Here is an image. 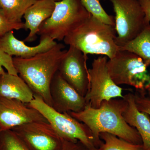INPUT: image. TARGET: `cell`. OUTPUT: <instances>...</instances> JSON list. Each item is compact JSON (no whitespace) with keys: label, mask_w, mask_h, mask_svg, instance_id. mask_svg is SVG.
Returning a JSON list of instances; mask_svg holds the SVG:
<instances>
[{"label":"cell","mask_w":150,"mask_h":150,"mask_svg":"<svg viewBox=\"0 0 150 150\" xmlns=\"http://www.w3.org/2000/svg\"><path fill=\"white\" fill-rule=\"evenodd\" d=\"M127 104L124 97L104 100L98 108H93L87 105L81 112L68 113L88 127L93 136L96 148L103 143L100 138L101 133H109L129 143L142 145L137 129L128 124L123 118Z\"/></svg>","instance_id":"obj_1"},{"label":"cell","mask_w":150,"mask_h":150,"mask_svg":"<svg viewBox=\"0 0 150 150\" xmlns=\"http://www.w3.org/2000/svg\"><path fill=\"white\" fill-rule=\"evenodd\" d=\"M58 43L50 50L28 58H13L14 66L34 95L42 98L52 107L50 85L67 50Z\"/></svg>","instance_id":"obj_2"},{"label":"cell","mask_w":150,"mask_h":150,"mask_svg":"<svg viewBox=\"0 0 150 150\" xmlns=\"http://www.w3.org/2000/svg\"><path fill=\"white\" fill-rule=\"evenodd\" d=\"M116 34L115 26L91 15L63 40L85 55H101L111 59L120 50L116 42Z\"/></svg>","instance_id":"obj_3"},{"label":"cell","mask_w":150,"mask_h":150,"mask_svg":"<svg viewBox=\"0 0 150 150\" xmlns=\"http://www.w3.org/2000/svg\"><path fill=\"white\" fill-rule=\"evenodd\" d=\"M91 15L81 0L56 1L53 13L40 25L38 35L62 41Z\"/></svg>","instance_id":"obj_4"},{"label":"cell","mask_w":150,"mask_h":150,"mask_svg":"<svg viewBox=\"0 0 150 150\" xmlns=\"http://www.w3.org/2000/svg\"><path fill=\"white\" fill-rule=\"evenodd\" d=\"M28 107L38 110L46 118L60 138L68 141H80L89 150L96 149L91 131L85 124L75 119L68 112H58L38 96L28 104Z\"/></svg>","instance_id":"obj_5"},{"label":"cell","mask_w":150,"mask_h":150,"mask_svg":"<svg viewBox=\"0 0 150 150\" xmlns=\"http://www.w3.org/2000/svg\"><path fill=\"white\" fill-rule=\"evenodd\" d=\"M107 67L112 81L118 86H132L137 92L147 93L150 87L148 67L137 54L120 50L115 57L108 60Z\"/></svg>","instance_id":"obj_6"},{"label":"cell","mask_w":150,"mask_h":150,"mask_svg":"<svg viewBox=\"0 0 150 150\" xmlns=\"http://www.w3.org/2000/svg\"><path fill=\"white\" fill-rule=\"evenodd\" d=\"M115 13L116 42L119 47L133 40L148 24L139 0H109Z\"/></svg>","instance_id":"obj_7"},{"label":"cell","mask_w":150,"mask_h":150,"mask_svg":"<svg viewBox=\"0 0 150 150\" xmlns=\"http://www.w3.org/2000/svg\"><path fill=\"white\" fill-rule=\"evenodd\" d=\"M107 58L100 56L94 59L88 69L89 86L84 97L86 104L93 108H99L104 100L124 97L123 89L114 82L108 73Z\"/></svg>","instance_id":"obj_8"},{"label":"cell","mask_w":150,"mask_h":150,"mask_svg":"<svg viewBox=\"0 0 150 150\" xmlns=\"http://www.w3.org/2000/svg\"><path fill=\"white\" fill-rule=\"evenodd\" d=\"M11 130L30 150H62L63 140L48 122H31Z\"/></svg>","instance_id":"obj_9"},{"label":"cell","mask_w":150,"mask_h":150,"mask_svg":"<svg viewBox=\"0 0 150 150\" xmlns=\"http://www.w3.org/2000/svg\"><path fill=\"white\" fill-rule=\"evenodd\" d=\"M88 59L87 55L69 46L58 69L63 79L83 97L87 93L89 86Z\"/></svg>","instance_id":"obj_10"},{"label":"cell","mask_w":150,"mask_h":150,"mask_svg":"<svg viewBox=\"0 0 150 150\" xmlns=\"http://www.w3.org/2000/svg\"><path fill=\"white\" fill-rule=\"evenodd\" d=\"M48 122L35 108L16 99L0 98V129L11 130L31 122Z\"/></svg>","instance_id":"obj_11"},{"label":"cell","mask_w":150,"mask_h":150,"mask_svg":"<svg viewBox=\"0 0 150 150\" xmlns=\"http://www.w3.org/2000/svg\"><path fill=\"white\" fill-rule=\"evenodd\" d=\"M50 90L52 107L58 112H79L86 106L84 97L66 81L58 71L51 81Z\"/></svg>","instance_id":"obj_12"},{"label":"cell","mask_w":150,"mask_h":150,"mask_svg":"<svg viewBox=\"0 0 150 150\" xmlns=\"http://www.w3.org/2000/svg\"><path fill=\"white\" fill-rule=\"evenodd\" d=\"M57 43L49 38H40V42L37 46H27L24 41L15 37L13 31H10L0 37L1 49L11 56L22 59H28L48 51Z\"/></svg>","instance_id":"obj_13"},{"label":"cell","mask_w":150,"mask_h":150,"mask_svg":"<svg viewBox=\"0 0 150 150\" xmlns=\"http://www.w3.org/2000/svg\"><path fill=\"white\" fill-rule=\"evenodd\" d=\"M54 0H38L27 9L23 17L25 19L24 29L29 30L28 35L24 42L35 40L40 25L51 16L55 6Z\"/></svg>","instance_id":"obj_14"},{"label":"cell","mask_w":150,"mask_h":150,"mask_svg":"<svg viewBox=\"0 0 150 150\" xmlns=\"http://www.w3.org/2000/svg\"><path fill=\"white\" fill-rule=\"evenodd\" d=\"M127 106L123 117L130 126L135 128L141 137L144 150H150V117L145 112L140 111L135 103L134 94L124 96Z\"/></svg>","instance_id":"obj_15"},{"label":"cell","mask_w":150,"mask_h":150,"mask_svg":"<svg viewBox=\"0 0 150 150\" xmlns=\"http://www.w3.org/2000/svg\"><path fill=\"white\" fill-rule=\"evenodd\" d=\"M0 98L16 99L28 104L34 98V94L20 76L6 72L0 76Z\"/></svg>","instance_id":"obj_16"},{"label":"cell","mask_w":150,"mask_h":150,"mask_svg":"<svg viewBox=\"0 0 150 150\" xmlns=\"http://www.w3.org/2000/svg\"><path fill=\"white\" fill-rule=\"evenodd\" d=\"M137 54L148 67L150 66V23L134 39L120 47Z\"/></svg>","instance_id":"obj_17"},{"label":"cell","mask_w":150,"mask_h":150,"mask_svg":"<svg viewBox=\"0 0 150 150\" xmlns=\"http://www.w3.org/2000/svg\"><path fill=\"white\" fill-rule=\"evenodd\" d=\"M38 0H0V8L11 21L21 22L28 8Z\"/></svg>","instance_id":"obj_18"},{"label":"cell","mask_w":150,"mask_h":150,"mask_svg":"<svg viewBox=\"0 0 150 150\" xmlns=\"http://www.w3.org/2000/svg\"><path fill=\"white\" fill-rule=\"evenodd\" d=\"M103 143L93 150H144L142 145L135 144L107 133L100 134Z\"/></svg>","instance_id":"obj_19"},{"label":"cell","mask_w":150,"mask_h":150,"mask_svg":"<svg viewBox=\"0 0 150 150\" xmlns=\"http://www.w3.org/2000/svg\"><path fill=\"white\" fill-rule=\"evenodd\" d=\"M100 0H81L84 7L92 16L105 24L115 26V19L109 15L100 4Z\"/></svg>","instance_id":"obj_20"},{"label":"cell","mask_w":150,"mask_h":150,"mask_svg":"<svg viewBox=\"0 0 150 150\" xmlns=\"http://www.w3.org/2000/svg\"><path fill=\"white\" fill-rule=\"evenodd\" d=\"M0 150H30L12 130L0 132Z\"/></svg>","instance_id":"obj_21"},{"label":"cell","mask_w":150,"mask_h":150,"mask_svg":"<svg viewBox=\"0 0 150 150\" xmlns=\"http://www.w3.org/2000/svg\"><path fill=\"white\" fill-rule=\"evenodd\" d=\"M24 29V23L11 21L6 17L0 8V37L13 30Z\"/></svg>","instance_id":"obj_22"},{"label":"cell","mask_w":150,"mask_h":150,"mask_svg":"<svg viewBox=\"0 0 150 150\" xmlns=\"http://www.w3.org/2000/svg\"><path fill=\"white\" fill-rule=\"evenodd\" d=\"M3 67L6 70L8 74L18 75L14 66L12 56L7 54L0 48V76L6 73Z\"/></svg>","instance_id":"obj_23"},{"label":"cell","mask_w":150,"mask_h":150,"mask_svg":"<svg viewBox=\"0 0 150 150\" xmlns=\"http://www.w3.org/2000/svg\"><path fill=\"white\" fill-rule=\"evenodd\" d=\"M146 93L137 91L134 94V98L137 108L150 116V98L146 96Z\"/></svg>","instance_id":"obj_24"},{"label":"cell","mask_w":150,"mask_h":150,"mask_svg":"<svg viewBox=\"0 0 150 150\" xmlns=\"http://www.w3.org/2000/svg\"><path fill=\"white\" fill-rule=\"evenodd\" d=\"M62 150H89L88 148L80 141H68L63 139Z\"/></svg>","instance_id":"obj_25"},{"label":"cell","mask_w":150,"mask_h":150,"mask_svg":"<svg viewBox=\"0 0 150 150\" xmlns=\"http://www.w3.org/2000/svg\"><path fill=\"white\" fill-rule=\"evenodd\" d=\"M144 12L145 20L147 24L150 23V0H139Z\"/></svg>","instance_id":"obj_26"},{"label":"cell","mask_w":150,"mask_h":150,"mask_svg":"<svg viewBox=\"0 0 150 150\" xmlns=\"http://www.w3.org/2000/svg\"><path fill=\"white\" fill-rule=\"evenodd\" d=\"M147 93H148V97L150 98V87L148 89L147 91Z\"/></svg>","instance_id":"obj_27"},{"label":"cell","mask_w":150,"mask_h":150,"mask_svg":"<svg viewBox=\"0 0 150 150\" xmlns=\"http://www.w3.org/2000/svg\"><path fill=\"white\" fill-rule=\"evenodd\" d=\"M55 1H61V0H54Z\"/></svg>","instance_id":"obj_28"},{"label":"cell","mask_w":150,"mask_h":150,"mask_svg":"<svg viewBox=\"0 0 150 150\" xmlns=\"http://www.w3.org/2000/svg\"><path fill=\"white\" fill-rule=\"evenodd\" d=\"M1 129H0V132H1Z\"/></svg>","instance_id":"obj_29"}]
</instances>
